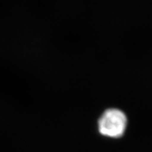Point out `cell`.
I'll return each mask as SVG.
<instances>
[{
  "label": "cell",
  "mask_w": 152,
  "mask_h": 152,
  "mask_svg": "<svg viewBox=\"0 0 152 152\" xmlns=\"http://www.w3.org/2000/svg\"><path fill=\"white\" fill-rule=\"evenodd\" d=\"M126 123V116L123 111L117 109H109L100 118L99 130L104 135L118 137L124 132Z\"/></svg>",
  "instance_id": "cell-1"
}]
</instances>
